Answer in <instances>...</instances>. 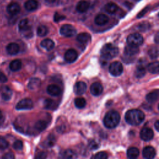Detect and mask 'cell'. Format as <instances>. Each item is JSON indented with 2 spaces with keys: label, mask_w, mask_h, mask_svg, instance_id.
<instances>
[{
  "label": "cell",
  "mask_w": 159,
  "mask_h": 159,
  "mask_svg": "<svg viewBox=\"0 0 159 159\" xmlns=\"http://www.w3.org/2000/svg\"><path fill=\"white\" fill-rule=\"evenodd\" d=\"M145 119L144 113L139 109H131L128 111L125 115V121L130 125H138Z\"/></svg>",
  "instance_id": "6da1fadb"
},
{
  "label": "cell",
  "mask_w": 159,
  "mask_h": 159,
  "mask_svg": "<svg viewBox=\"0 0 159 159\" xmlns=\"http://www.w3.org/2000/svg\"><path fill=\"white\" fill-rule=\"evenodd\" d=\"M120 119V117L118 112L111 111L108 112L104 117V125L108 129H113L119 124Z\"/></svg>",
  "instance_id": "7a4b0ae2"
},
{
  "label": "cell",
  "mask_w": 159,
  "mask_h": 159,
  "mask_svg": "<svg viewBox=\"0 0 159 159\" xmlns=\"http://www.w3.org/2000/svg\"><path fill=\"white\" fill-rule=\"evenodd\" d=\"M119 53V49L117 47L111 43H107L103 46L101 50V57L104 60H109L116 57Z\"/></svg>",
  "instance_id": "3957f363"
},
{
  "label": "cell",
  "mask_w": 159,
  "mask_h": 159,
  "mask_svg": "<svg viewBox=\"0 0 159 159\" xmlns=\"http://www.w3.org/2000/svg\"><path fill=\"white\" fill-rule=\"evenodd\" d=\"M127 44L130 46L139 47L143 43V38L140 34L138 33L132 34L128 36L127 39Z\"/></svg>",
  "instance_id": "277c9868"
},
{
  "label": "cell",
  "mask_w": 159,
  "mask_h": 159,
  "mask_svg": "<svg viewBox=\"0 0 159 159\" xmlns=\"http://www.w3.org/2000/svg\"><path fill=\"white\" fill-rule=\"evenodd\" d=\"M19 30L20 32H22L26 37H30L32 36V33L31 30L30 26L29 25V22L27 19H22L19 23Z\"/></svg>",
  "instance_id": "5b68a950"
},
{
  "label": "cell",
  "mask_w": 159,
  "mask_h": 159,
  "mask_svg": "<svg viewBox=\"0 0 159 159\" xmlns=\"http://www.w3.org/2000/svg\"><path fill=\"white\" fill-rule=\"evenodd\" d=\"M109 71L112 76H120L123 72V66L119 61H114L109 65Z\"/></svg>",
  "instance_id": "8992f818"
},
{
  "label": "cell",
  "mask_w": 159,
  "mask_h": 159,
  "mask_svg": "<svg viewBox=\"0 0 159 159\" xmlns=\"http://www.w3.org/2000/svg\"><path fill=\"white\" fill-rule=\"evenodd\" d=\"M60 33L63 36L70 37L74 36L76 34V30L75 27L70 24H65L61 27L60 29Z\"/></svg>",
  "instance_id": "52a82bcc"
},
{
  "label": "cell",
  "mask_w": 159,
  "mask_h": 159,
  "mask_svg": "<svg viewBox=\"0 0 159 159\" xmlns=\"http://www.w3.org/2000/svg\"><path fill=\"white\" fill-rule=\"evenodd\" d=\"M34 107L32 101L29 98H25L20 100L16 106L17 110H27L31 109Z\"/></svg>",
  "instance_id": "ba28073f"
},
{
  "label": "cell",
  "mask_w": 159,
  "mask_h": 159,
  "mask_svg": "<svg viewBox=\"0 0 159 159\" xmlns=\"http://www.w3.org/2000/svg\"><path fill=\"white\" fill-rule=\"evenodd\" d=\"M145 63H146V60L145 59H144V60H141L139 61L138 65L137 66V69L135 72V75L137 78H142L145 75V72H146Z\"/></svg>",
  "instance_id": "9c48e42d"
},
{
  "label": "cell",
  "mask_w": 159,
  "mask_h": 159,
  "mask_svg": "<svg viewBox=\"0 0 159 159\" xmlns=\"http://www.w3.org/2000/svg\"><path fill=\"white\" fill-rule=\"evenodd\" d=\"M140 137L144 141L151 140L153 137V132L149 127H143L140 131Z\"/></svg>",
  "instance_id": "30bf717a"
},
{
  "label": "cell",
  "mask_w": 159,
  "mask_h": 159,
  "mask_svg": "<svg viewBox=\"0 0 159 159\" xmlns=\"http://www.w3.org/2000/svg\"><path fill=\"white\" fill-rule=\"evenodd\" d=\"M0 94L2 99L7 101L11 99L12 96V91L9 86L4 85L0 88Z\"/></svg>",
  "instance_id": "8fae6325"
},
{
  "label": "cell",
  "mask_w": 159,
  "mask_h": 159,
  "mask_svg": "<svg viewBox=\"0 0 159 159\" xmlns=\"http://www.w3.org/2000/svg\"><path fill=\"white\" fill-rule=\"evenodd\" d=\"M78 53L77 52L74 50V49H69L68 50L64 55V58L65 60L67 62V63H73L75 61H76V60L78 58Z\"/></svg>",
  "instance_id": "7c38bea8"
},
{
  "label": "cell",
  "mask_w": 159,
  "mask_h": 159,
  "mask_svg": "<svg viewBox=\"0 0 159 159\" xmlns=\"http://www.w3.org/2000/svg\"><path fill=\"white\" fill-rule=\"evenodd\" d=\"M87 89V86L83 81H78L75 83L73 87V91L77 95L84 94Z\"/></svg>",
  "instance_id": "4fadbf2b"
},
{
  "label": "cell",
  "mask_w": 159,
  "mask_h": 159,
  "mask_svg": "<svg viewBox=\"0 0 159 159\" xmlns=\"http://www.w3.org/2000/svg\"><path fill=\"white\" fill-rule=\"evenodd\" d=\"M6 10L8 14L12 16H15L20 12V7L17 2H11L7 5Z\"/></svg>",
  "instance_id": "5bb4252c"
},
{
  "label": "cell",
  "mask_w": 159,
  "mask_h": 159,
  "mask_svg": "<svg viewBox=\"0 0 159 159\" xmlns=\"http://www.w3.org/2000/svg\"><path fill=\"white\" fill-rule=\"evenodd\" d=\"M156 152L153 147L151 146L145 147L142 151L143 157L146 159H152L155 156Z\"/></svg>",
  "instance_id": "9a60e30c"
},
{
  "label": "cell",
  "mask_w": 159,
  "mask_h": 159,
  "mask_svg": "<svg viewBox=\"0 0 159 159\" xmlns=\"http://www.w3.org/2000/svg\"><path fill=\"white\" fill-rule=\"evenodd\" d=\"M90 91L93 96H99L103 91L102 86L99 83L95 82L91 84L90 87Z\"/></svg>",
  "instance_id": "2e32d148"
},
{
  "label": "cell",
  "mask_w": 159,
  "mask_h": 159,
  "mask_svg": "<svg viewBox=\"0 0 159 159\" xmlns=\"http://www.w3.org/2000/svg\"><path fill=\"white\" fill-rule=\"evenodd\" d=\"M89 7V4L88 1L85 0H81L80 1L76 6V11L80 13L85 12L88 11Z\"/></svg>",
  "instance_id": "e0dca14e"
},
{
  "label": "cell",
  "mask_w": 159,
  "mask_h": 159,
  "mask_svg": "<svg viewBox=\"0 0 159 159\" xmlns=\"http://www.w3.org/2000/svg\"><path fill=\"white\" fill-rule=\"evenodd\" d=\"M109 22V17L103 14L97 15L94 18V22L98 25H104Z\"/></svg>",
  "instance_id": "ac0fdd59"
},
{
  "label": "cell",
  "mask_w": 159,
  "mask_h": 159,
  "mask_svg": "<svg viewBox=\"0 0 159 159\" xmlns=\"http://www.w3.org/2000/svg\"><path fill=\"white\" fill-rule=\"evenodd\" d=\"M7 52L11 55H15L19 52V47L16 43H10L6 47Z\"/></svg>",
  "instance_id": "d6986e66"
},
{
  "label": "cell",
  "mask_w": 159,
  "mask_h": 159,
  "mask_svg": "<svg viewBox=\"0 0 159 159\" xmlns=\"http://www.w3.org/2000/svg\"><path fill=\"white\" fill-rule=\"evenodd\" d=\"M139 52L138 47H134L130 45H127L125 47L124 49V55L127 57H131L134 55H136Z\"/></svg>",
  "instance_id": "ffe728a7"
},
{
  "label": "cell",
  "mask_w": 159,
  "mask_h": 159,
  "mask_svg": "<svg viewBox=\"0 0 159 159\" xmlns=\"http://www.w3.org/2000/svg\"><path fill=\"white\" fill-rule=\"evenodd\" d=\"M47 93L48 94L52 96H58L61 93L60 88L55 84H50L47 88Z\"/></svg>",
  "instance_id": "44dd1931"
},
{
  "label": "cell",
  "mask_w": 159,
  "mask_h": 159,
  "mask_svg": "<svg viewBox=\"0 0 159 159\" xmlns=\"http://www.w3.org/2000/svg\"><path fill=\"white\" fill-rule=\"evenodd\" d=\"M76 40L81 43H86L91 40V35L87 32H82L76 37Z\"/></svg>",
  "instance_id": "7402d4cb"
},
{
  "label": "cell",
  "mask_w": 159,
  "mask_h": 159,
  "mask_svg": "<svg viewBox=\"0 0 159 159\" xmlns=\"http://www.w3.org/2000/svg\"><path fill=\"white\" fill-rule=\"evenodd\" d=\"M41 84V81L38 78H31L28 83V88L31 90H35L37 89Z\"/></svg>",
  "instance_id": "603a6c76"
},
{
  "label": "cell",
  "mask_w": 159,
  "mask_h": 159,
  "mask_svg": "<svg viewBox=\"0 0 159 159\" xmlns=\"http://www.w3.org/2000/svg\"><path fill=\"white\" fill-rule=\"evenodd\" d=\"M158 96H159V91L158 89H155L149 93L148 94H147V95L146 96V99L148 102L153 103L158 100Z\"/></svg>",
  "instance_id": "cb8c5ba5"
},
{
  "label": "cell",
  "mask_w": 159,
  "mask_h": 159,
  "mask_svg": "<svg viewBox=\"0 0 159 159\" xmlns=\"http://www.w3.org/2000/svg\"><path fill=\"white\" fill-rule=\"evenodd\" d=\"M38 7V2L36 0H27L24 4L25 9L28 11H33Z\"/></svg>",
  "instance_id": "d4e9b609"
},
{
  "label": "cell",
  "mask_w": 159,
  "mask_h": 159,
  "mask_svg": "<svg viewBox=\"0 0 159 159\" xmlns=\"http://www.w3.org/2000/svg\"><path fill=\"white\" fill-rule=\"evenodd\" d=\"M40 45L41 47L46 49L47 51H50L54 48L55 43L52 40L50 39H46L41 42Z\"/></svg>",
  "instance_id": "484cf974"
},
{
  "label": "cell",
  "mask_w": 159,
  "mask_h": 159,
  "mask_svg": "<svg viewBox=\"0 0 159 159\" xmlns=\"http://www.w3.org/2000/svg\"><path fill=\"white\" fill-rule=\"evenodd\" d=\"M22 67V62L19 59L12 60L9 64V68L12 71H19Z\"/></svg>",
  "instance_id": "4316f807"
},
{
  "label": "cell",
  "mask_w": 159,
  "mask_h": 159,
  "mask_svg": "<svg viewBox=\"0 0 159 159\" xmlns=\"http://www.w3.org/2000/svg\"><path fill=\"white\" fill-rule=\"evenodd\" d=\"M61 157L63 158L74 159L77 158V155L73 150L71 149H67L66 150H64L62 153H61Z\"/></svg>",
  "instance_id": "83f0119b"
},
{
  "label": "cell",
  "mask_w": 159,
  "mask_h": 159,
  "mask_svg": "<svg viewBox=\"0 0 159 159\" xmlns=\"http://www.w3.org/2000/svg\"><path fill=\"white\" fill-rule=\"evenodd\" d=\"M127 155L129 158L134 159L138 157L139 155V150L136 147H130L127 152Z\"/></svg>",
  "instance_id": "f1b7e54d"
},
{
  "label": "cell",
  "mask_w": 159,
  "mask_h": 159,
  "mask_svg": "<svg viewBox=\"0 0 159 159\" xmlns=\"http://www.w3.org/2000/svg\"><path fill=\"white\" fill-rule=\"evenodd\" d=\"M158 66L159 63L158 61H155L149 63L147 65V70L148 71L153 74H157L158 73Z\"/></svg>",
  "instance_id": "f546056e"
},
{
  "label": "cell",
  "mask_w": 159,
  "mask_h": 159,
  "mask_svg": "<svg viewBox=\"0 0 159 159\" xmlns=\"http://www.w3.org/2000/svg\"><path fill=\"white\" fill-rule=\"evenodd\" d=\"M105 11L111 14H113L114 13H116L117 12V11L118 10V6L112 2H109L106 4L105 7H104Z\"/></svg>",
  "instance_id": "4dcf8cb0"
},
{
  "label": "cell",
  "mask_w": 159,
  "mask_h": 159,
  "mask_svg": "<svg viewBox=\"0 0 159 159\" xmlns=\"http://www.w3.org/2000/svg\"><path fill=\"white\" fill-rule=\"evenodd\" d=\"M48 124L47 122L43 120H39L35 124V129L39 132H42L45 130Z\"/></svg>",
  "instance_id": "1f68e13d"
},
{
  "label": "cell",
  "mask_w": 159,
  "mask_h": 159,
  "mask_svg": "<svg viewBox=\"0 0 159 159\" xmlns=\"http://www.w3.org/2000/svg\"><path fill=\"white\" fill-rule=\"evenodd\" d=\"M55 143V137L53 135H49L43 142V146L45 147H51Z\"/></svg>",
  "instance_id": "d6a6232c"
},
{
  "label": "cell",
  "mask_w": 159,
  "mask_h": 159,
  "mask_svg": "<svg viewBox=\"0 0 159 159\" xmlns=\"http://www.w3.org/2000/svg\"><path fill=\"white\" fill-rule=\"evenodd\" d=\"M148 55L152 59H155L158 57V47L156 46L151 47L148 51Z\"/></svg>",
  "instance_id": "836d02e7"
},
{
  "label": "cell",
  "mask_w": 159,
  "mask_h": 159,
  "mask_svg": "<svg viewBox=\"0 0 159 159\" xmlns=\"http://www.w3.org/2000/svg\"><path fill=\"white\" fill-rule=\"evenodd\" d=\"M44 107L47 109H52L53 110L56 108V104L54 101H53L52 99H47L44 101L43 103Z\"/></svg>",
  "instance_id": "e575fe53"
},
{
  "label": "cell",
  "mask_w": 159,
  "mask_h": 159,
  "mask_svg": "<svg viewBox=\"0 0 159 159\" xmlns=\"http://www.w3.org/2000/svg\"><path fill=\"white\" fill-rule=\"evenodd\" d=\"M48 32V28L45 25H40L37 29V34L39 37H44L47 35Z\"/></svg>",
  "instance_id": "d590c367"
},
{
  "label": "cell",
  "mask_w": 159,
  "mask_h": 159,
  "mask_svg": "<svg viewBox=\"0 0 159 159\" xmlns=\"http://www.w3.org/2000/svg\"><path fill=\"white\" fill-rule=\"evenodd\" d=\"M86 100L83 98H77L75 100V105L78 109H83L86 106Z\"/></svg>",
  "instance_id": "8d00e7d4"
},
{
  "label": "cell",
  "mask_w": 159,
  "mask_h": 159,
  "mask_svg": "<svg viewBox=\"0 0 159 159\" xmlns=\"http://www.w3.org/2000/svg\"><path fill=\"white\" fill-rule=\"evenodd\" d=\"M9 146L8 142L2 136L0 135V150H4Z\"/></svg>",
  "instance_id": "74e56055"
},
{
  "label": "cell",
  "mask_w": 159,
  "mask_h": 159,
  "mask_svg": "<svg viewBox=\"0 0 159 159\" xmlns=\"http://www.w3.org/2000/svg\"><path fill=\"white\" fill-rule=\"evenodd\" d=\"M93 158L95 159H106L107 158V154L105 152H99L93 156Z\"/></svg>",
  "instance_id": "f35d334b"
},
{
  "label": "cell",
  "mask_w": 159,
  "mask_h": 159,
  "mask_svg": "<svg viewBox=\"0 0 159 159\" xmlns=\"http://www.w3.org/2000/svg\"><path fill=\"white\" fill-rule=\"evenodd\" d=\"M150 24L147 22H143L139 25V29L140 31H145L150 28Z\"/></svg>",
  "instance_id": "ab89813d"
},
{
  "label": "cell",
  "mask_w": 159,
  "mask_h": 159,
  "mask_svg": "<svg viewBox=\"0 0 159 159\" xmlns=\"http://www.w3.org/2000/svg\"><path fill=\"white\" fill-rule=\"evenodd\" d=\"M22 147H23V143L21 140H16L13 143V148L15 150H20L22 149Z\"/></svg>",
  "instance_id": "60d3db41"
},
{
  "label": "cell",
  "mask_w": 159,
  "mask_h": 159,
  "mask_svg": "<svg viewBox=\"0 0 159 159\" xmlns=\"http://www.w3.org/2000/svg\"><path fill=\"white\" fill-rule=\"evenodd\" d=\"M88 146L92 150H94V149L95 150V149H96V148H98L99 147L98 143H97L94 140H93L89 141Z\"/></svg>",
  "instance_id": "b9f144b4"
},
{
  "label": "cell",
  "mask_w": 159,
  "mask_h": 159,
  "mask_svg": "<svg viewBox=\"0 0 159 159\" xmlns=\"http://www.w3.org/2000/svg\"><path fill=\"white\" fill-rule=\"evenodd\" d=\"M64 19H65V16H62V15H60L58 13H56L55 15H54V21L55 22H58V21H60V20H63Z\"/></svg>",
  "instance_id": "7bdbcfd3"
},
{
  "label": "cell",
  "mask_w": 159,
  "mask_h": 159,
  "mask_svg": "<svg viewBox=\"0 0 159 159\" xmlns=\"http://www.w3.org/2000/svg\"><path fill=\"white\" fill-rule=\"evenodd\" d=\"M2 158L4 159H13L14 158V155L12 152H8L4 154V155L2 157Z\"/></svg>",
  "instance_id": "ee69618b"
},
{
  "label": "cell",
  "mask_w": 159,
  "mask_h": 159,
  "mask_svg": "<svg viewBox=\"0 0 159 159\" xmlns=\"http://www.w3.org/2000/svg\"><path fill=\"white\" fill-rule=\"evenodd\" d=\"M7 81V78L4 75V73H2L1 71H0V82L1 83H6Z\"/></svg>",
  "instance_id": "f6af8a7d"
},
{
  "label": "cell",
  "mask_w": 159,
  "mask_h": 159,
  "mask_svg": "<svg viewBox=\"0 0 159 159\" xmlns=\"http://www.w3.org/2000/svg\"><path fill=\"white\" fill-rule=\"evenodd\" d=\"M148 9H149L148 7H146L145 8H144L142 11H140V12L139 13V14L137 15V18H140V17H142V16H143L146 14V12H147V11H148Z\"/></svg>",
  "instance_id": "bcb514c9"
},
{
  "label": "cell",
  "mask_w": 159,
  "mask_h": 159,
  "mask_svg": "<svg viewBox=\"0 0 159 159\" xmlns=\"http://www.w3.org/2000/svg\"><path fill=\"white\" fill-rule=\"evenodd\" d=\"M46 157H47L46 153H45V152H42L39 153L35 156V158H38V159H42V158H46Z\"/></svg>",
  "instance_id": "7dc6e473"
},
{
  "label": "cell",
  "mask_w": 159,
  "mask_h": 159,
  "mask_svg": "<svg viewBox=\"0 0 159 159\" xmlns=\"http://www.w3.org/2000/svg\"><path fill=\"white\" fill-rule=\"evenodd\" d=\"M154 126H155V128L156 129L157 131H158L159 130V121L158 120H157L154 124Z\"/></svg>",
  "instance_id": "c3c4849f"
},
{
  "label": "cell",
  "mask_w": 159,
  "mask_h": 159,
  "mask_svg": "<svg viewBox=\"0 0 159 159\" xmlns=\"http://www.w3.org/2000/svg\"><path fill=\"white\" fill-rule=\"evenodd\" d=\"M158 33L157 32V34L155 35V42L157 43H158V40H159V39H158Z\"/></svg>",
  "instance_id": "681fc988"
},
{
  "label": "cell",
  "mask_w": 159,
  "mask_h": 159,
  "mask_svg": "<svg viewBox=\"0 0 159 159\" xmlns=\"http://www.w3.org/2000/svg\"><path fill=\"white\" fill-rule=\"evenodd\" d=\"M47 2H48V3H52L53 2H55L56 0H45Z\"/></svg>",
  "instance_id": "f907efd6"
},
{
  "label": "cell",
  "mask_w": 159,
  "mask_h": 159,
  "mask_svg": "<svg viewBox=\"0 0 159 159\" xmlns=\"http://www.w3.org/2000/svg\"><path fill=\"white\" fill-rule=\"evenodd\" d=\"M2 112L0 111V119L2 118Z\"/></svg>",
  "instance_id": "816d5d0a"
},
{
  "label": "cell",
  "mask_w": 159,
  "mask_h": 159,
  "mask_svg": "<svg viewBox=\"0 0 159 159\" xmlns=\"http://www.w3.org/2000/svg\"></svg>",
  "instance_id": "f5cc1de1"
}]
</instances>
